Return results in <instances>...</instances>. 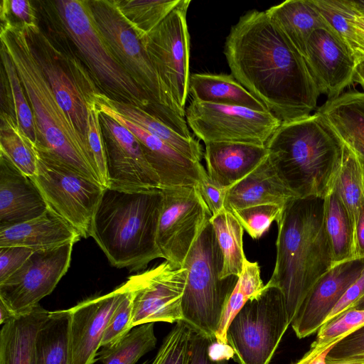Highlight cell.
<instances>
[{
	"label": "cell",
	"mask_w": 364,
	"mask_h": 364,
	"mask_svg": "<svg viewBox=\"0 0 364 364\" xmlns=\"http://www.w3.org/2000/svg\"><path fill=\"white\" fill-rule=\"evenodd\" d=\"M231 75L282 122L307 117L321 95L305 58L266 11L240 16L226 38Z\"/></svg>",
	"instance_id": "obj_1"
},
{
	"label": "cell",
	"mask_w": 364,
	"mask_h": 364,
	"mask_svg": "<svg viewBox=\"0 0 364 364\" xmlns=\"http://www.w3.org/2000/svg\"><path fill=\"white\" fill-rule=\"evenodd\" d=\"M277 224L276 261L265 286L281 291L291 322L312 287L333 266L323 198L293 199Z\"/></svg>",
	"instance_id": "obj_2"
},
{
	"label": "cell",
	"mask_w": 364,
	"mask_h": 364,
	"mask_svg": "<svg viewBox=\"0 0 364 364\" xmlns=\"http://www.w3.org/2000/svg\"><path fill=\"white\" fill-rule=\"evenodd\" d=\"M1 22V45L16 67L33 112L40 136L38 150L99 183L87 143L59 105L26 32L9 19Z\"/></svg>",
	"instance_id": "obj_3"
},
{
	"label": "cell",
	"mask_w": 364,
	"mask_h": 364,
	"mask_svg": "<svg viewBox=\"0 0 364 364\" xmlns=\"http://www.w3.org/2000/svg\"><path fill=\"white\" fill-rule=\"evenodd\" d=\"M265 145L269 162L298 198H324L332 191L346 145L318 112L282 122Z\"/></svg>",
	"instance_id": "obj_4"
},
{
	"label": "cell",
	"mask_w": 364,
	"mask_h": 364,
	"mask_svg": "<svg viewBox=\"0 0 364 364\" xmlns=\"http://www.w3.org/2000/svg\"><path fill=\"white\" fill-rule=\"evenodd\" d=\"M162 200L161 190L128 192L105 188L89 236L112 265L136 271L163 258L156 240Z\"/></svg>",
	"instance_id": "obj_5"
},
{
	"label": "cell",
	"mask_w": 364,
	"mask_h": 364,
	"mask_svg": "<svg viewBox=\"0 0 364 364\" xmlns=\"http://www.w3.org/2000/svg\"><path fill=\"white\" fill-rule=\"evenodd\" d=\"M99 30L113 55L154 106L158 119L181 136L192 137L185 112L171 97L141 40L114 0H88Z\"/></svg>",
	"instance_id": "obj_6"
},
{
	"label": "cell",
	"mask_w": 364,
	"mask_h": 364,
	"mask_svg": "<svg viewBox=\"0 0 364 364\" xmlns=\"http://www.w3.org/2000/svg\"><path fill=\"white\" fill-rule=\"evenodd\" d=\"M53 4L63 31L100 90L113 100L141 107L158 119L149 100L113 55L94 19L88 0H60Z\"/></svg>",
	"instance_id": "obj_7"
},
{
	"label": "cell",
	"mask_w": 364,
	"mask_h": 364,
	"mask_svg": "<svg viewBox=\"0 0 364 364\" xmlns=\"http://www.w3.org/2000/svg\"><path fill=\"white\" fill-rule=\"evenodd\" d=\"M221 252L210 221L193 243L183 267L188 270L182 298L183 320L215 339L225 304L238 277L220 279Z\"/></svg>",
	"instance_id": "obj_8"
},
{
	"label": "cell",
	"mask_w": 364,
	"mask_h": 364,
	"mask_svg": "<svg viewBox=\"0 0 364 364\" xmlns=\"http://www.w3.org/2000/svg\"><path fill=\"white\" fill-rule=\"evenodd\" d=\"M290 324L281 291L264 286L231 321L227 343L239 364H269Z\"/></svg>",
	"instance_id": "obj_9"
},
{
	"label": "cell",
	"mask_w": 364,
	"mask_h": 364,
	"mask_svg": "<svg viewBox=\"0 0 364 364\" xmlns=\"http://www.w3.org/2000/svg\"><path fill=\"white\" fill-rule=\"evenodd\" d=\"M23 29L59 105L87 143V105L102 92L72 51L55 43L39 27Z\"/></svg>",
	"instance_id": "obj_10"
},
{
	"label": "cell",
	"mask_w": 364,
	"mask_h": 364,
	"mask_svg": "<svg viewBox=\"0 0 364 364\" xmlns=\"http://www.w3.org/2000/svg\"><path fill=\"white\" fill-rule=\"evenodd\" d=\"M32 178L48 208L71 225L81 237H87L105 187L40 151L37 172Z\"/></svg>",
	"instance_id": "obj_11"
},
{
	"label": "cell",
	"mask_w": 364,
	"mask_h": 364,
	"mask_svg": "<svg viewBox=\"0 0 364 364\" xmlns=\"http://www.w3.org/2000/svg\"><path fill=\"white\" fill-rule=\"evenodd\" d=\"M185 118L194 134L208 142H243L265 145L282 122L269 111L192 100Z\"/></svg>",
	"instance_id": "obj_12"
},
{
	"label": "cell",
	"mask_w": 364,
	"mask_h": 364,
	"mask_svg": "<svg viewBox=\"0 0 364 364\" xmlns=\"http://www.w3.org/2000/svg\"><path fill=\"white\" fill-rule=\"evenodd\" d=\"M190 4L189 0H181L156 28L141 39L164 86L184 112L191 76L190 36L186 21Z\"/></svg>",
	"instance_id": "obj_13"
},
{
	"label": "cell",
	"mask_w": 364,
	"mask_h": 364,
	"mask_svg": "<svg viewBox=\"0 0 364 364\" xmlns=\"http://www.w3.org/2000/svg\"><path fill=\"white\" fill-rule=\"evenodd\" d=\"M161 192L157 245L162 257L181 268L212 215L196 186L166 188Z\"/></svg>",
	"instance_id": "obj_14"
},
{
	"label": "cell",
	"mask_w": 364,
	"mask_h": 364,
	"mask_svg": "<svg viewBox=\"0 0 364 364\" xmlns=\"http://www.w3.org/2000/svg\"><path fill=\"white\" fill-rule=\"evenodd\" d=\"M187 274L185 267L175 268L165 260L129 277L125 283L132 296V328L146 323L182 321Z\"/></svg>",
	"instance_id": "obj_15"
},
{
	"label": "cell",
	"mask_w": 364,
	"mask_h": 364,
	"mask_svg": "<svg viewBox=\"0 0 364 364\" xmlns=\"http://www.w3.org/2000/svg\"><path fill=\"white\" fill-rule=\"evenodd\" d=\"M74 244L35 251L18 270L0 283V302L14 315L39 304L68 272Z\"/></svg>",
	"instance_id": "obj_16"
},
{
	"label": "cell",
	"mask_w": 364,
	"mask_h": 364,
	"mask_svg": "<svg viewBox=\"0 0 364 364\" xmlns=\"http://www.w3.org/2000/svg\"><path fill=\"white\" fill-rule=\"evenodd\" d=\"M107 159V187L139 192L161 190L140 141L127 128L100 112Z\"/></svg>",
	"instance_id": "obj_17"
},
{
	"label": "cell",
	"mask_w": 364,
	"mask_h": 364,
	"mask_svg": "<svg viewBox=\"0 0 364 364\" xmlns=\"http://www.w3.org/2000/svg\"><path fill=\"white\" fill-rule=\"evenodd\" d=\"M305 60L321 95L327 100L340 96L353 84L354 55L335 31L318 29L309 39Z\"/></svg>",
	"instance_id": "obj_18"
},
{
	"label": "cell",
	"mask_w": 364,
	"mask_h": 364,
	"mask_svg": "<svg viewBox=\"0 0 364 364\" xmlns=\"http://www.w3.org/2000/svg\"><path fill=\"white\" fill-rule=\"evenodd\" d=\"M99 95L96 97V104L100 112L127 128L140 141L149 163L159 177L161 188L193 186L207 174L201 162L190 159L125 118L104 102Z\"/></svg>",
	"instance_id": "obj_19"
},
{
	"label": "cell",
	"mask_w": 364,
	"mask_h": 364,
	"mask_svg": "<svg viewBox=\"0 0 364 364\" xmlns=\"http://www.w3.org/2000/svg\"><path fill=\"white\" fill-rule=\"evenodd\" d=\"M364 269V259H352L333 265L312 287L291 322L299 338L318 331L329 314Z\"/></svg>",
	"instance_id": "obj_20"
},
{
	"label": "cell",
	"mask_w": 364,
	"mask_h": 364,
	"mask_svg": "<svg viewBox=\"0 0 364 364\" xmlns=\"http://www.w3.org/2000/svg\"><path fill=\"white\" fill-rule=\"evenodd\" d=\"M112 291L85 300L70 308V364H93L108 322L124 291Z\"/></svg>",
	"instance_id": "obj_21"
},
{
	"label": "cell",
	"mask_w": 364,
	"mask_h": 364,
	"mask_svg": "<svg viewBox=\"0 0 364 364\" xmlns=\"http://www.w3.org/2000/svg\"><path fill=\"white\" fill-rule=\"evenodd\" d=\"M48 208L33 178L0 154V228L34 219Z\"/></svg>",
	"instance_id": "obj_22"
},
{
	"label": "cell",
	"mask_w": 364,
	"mask_h": 364,
	"mask_svg": "<svg viewBox=\"0 0 364 364\" xmlns=\"http://www.w3.org/2000/svg\"><path fill=\"white\" fill-rule=\"evenodd\" d=\"M268 157L266 145L243 142H208L204 159L210 179L228 188L242 180Z\"/></svg>",
	"instance_id": "obj_23"
},
{
	"label": "cell",
	"mask_w": 364,
	"mask_h": 364,
	"mask_svg": "<svg viewBox=\"0 0 364 364\" xmlns=\"http://www.w3.org/2000/svg\"><path fill=\"white\" fill-rule=\"evenodd\" d=\"M296 198L267 157L248 175L227 189L225 208L231 212L263 204L286 207Z\"/></svg>",
	"instance_id": "obj_24"
},
{
	"label": "cell",
	"mask_w": 364,
	"mask_h": 364,
	"mask_svg": "<svg viewBox=\"0 0 364 364\" xmlns=\"http://www.w3.org/2000/svg\"><path fill=\"white\" fill-rule=\"evenodd\" d=\"M80 233L53 210L31 220L0 228V247L21 246L46 250L80 240Z\"/></svg>",
	"instance_id": "obj_25"
},
{
	"label": "cell",
	"mask_w": 364,
	"mask_h": 364,
	"mask_svg": "<svg viewBox=\"0 0 364 364\" xmlns=\"http://www.w3.org/2000/svg\"><path fill=\"white\" fill-rule=\"evenodd\" d=\"M48 314L38 304L1 325L0 364H36L37 333Z\"/></svg>",
	"instance_id": "obj_26"
},
{
	"label": "cell",
	"mask_w": 364,
	"mask_h": 364,
	"mask_svg": "<svg viewBox=\"0 0 364 364\" xmlns=\"http://www.w3.org/2000/svg\"><path fill=\"white\" fill-rule=\"evenodd\" d=\"M265 11L304 58L309 39L315 31L334 30L312 0H287Z\"/></svg>",
	"instance_id": "obj_27"
},
{
	"label": "cell",
	"mask_w": 364,
	"mask_h": 364,
	"mask_svg": "<svg viewBox=\"0 0 364 364\" xmlns=\"http://www.w3.org/2000/svg\"><path fill=\"white\" fill-rule=\"evenodd\" d=\"M321 114L343 143L364 159V92L345 91L327 100L316 110Z\"/></svg>",
	"instance_id": "obj_28"
},
{
	"label": "cell",
	"mask_w": 364,
	"mask_h": 364,
	"mask_svg": "<svg viewBox=\"0 0 364 364\" xmlns=\"http://www.w3.org/2000/svg\"><path fill=\"white\" fill-rule=\"evenodd\" d=\"M192 100L268 111L265 106L230 74L193 73L189 80Z\"/></svg>",
	"instance_id": "obj_29"
},
{
	"label": "cell",
	"mask_w": 364,
	"mask_h": 364,
	"mask_svg": "<svg viewBox=\"0 0 364 364\" xmlns=\"http://www.w3.org/2000/svg\"><path fill=\"white\" fill-rule=\"evenodd\" d=\"M99 97L123 117L138 124L186 157L195 161H201L204 151L201 144L195 138L181 136L141 107L117 101L104 92H101Z\"/></svg>",
	"instance_id": "obj_30"
},
{
	"label": "cell",
	"mask_w": 364,
	"mask_h": 364,
	"mask_svg": "<svg viewBox=\"0 0 364 364\" xmlns=\"http://www.w3.org/2000/svg\"><path fill=\"white\" fill-rule=\"evenodd\" d=\"M70 309L49 311L36 341V364H70Z\"/></svg>",
	"instance_id": "obj_31"
},
{
	"label": "cell",
	"mask_w": 364,
	"mask_h": 364,
	"mask_svg": "<svg viewBox=\"0 0 364 364\" xmlns=\"http://www.w3.org/2000/svg\"><path fill=\"white\" fill-rule=\"evenodd\" d=\"M323 215L333 265L355 259L353 227L345 207L332 191L323 198Z\"/></svg>",
	"instance_id": "obj_32"
},
{
	"label": "cell",
	"mask_w": 364,
	"mask_h": 364,
	"mask_svg": "<svg viewBox=\"0 0 364 364\" xmlns=\"http://www.w3.org/2000/svg\"><path fill=\"white\" fill-rule=\"evenodd\" d=\"M221 252L223 265L220 279L238 277L246 258L243 250L244 229L235 216L224 210L210 219Z\"/></svg>",
	"instance_id": "obj_33"
},
{
	"label": "cell",
	"mask_w": 364,
	"mask_h": 364,
	"mask_svg": "<svg viewBox=\"0 0 364 364\" xmlns=\"http://www.w3.org/2000/svg\"><path fill=\"white\" fill-rule=\"evenodd\" d=\"M0 154L26 176L36 175L38 148L20 128L15 117L4 110L1 112Z\"/></svg>",
	"instance_id": "obj_34"
},
{
	"label": "cell",
	"mask_w": 364,
	"mask_h": 364,
	"mask_svg": "<svg viewBox=\"0 0 364 364\" xmlns=\"http://www.w3.org/2000/svg\"><path fill=\"white\" fill-rule=\"evenodd\" d=\"M332 191L345 207L355 232L360 208L364 202L362 166L358 155L346 145Z\"/></svg>",
	"instance_id": "obj_35"
},
{
	"label": "cell",
	"mask_w": 364,
	"mask_h": 364,
	"mask_svg": "<svg viewBox=\"0 0 364 364\" xmlns=\"http://www.w3.org/2000/svg\"><path fill=\"white\" fill-rule=\"evenodd\" d=\"M132 328L114 343L101 348L96 360L103 364H136L156 344L154 323H146Z\"/></svg>",
	"instance_id": "obj_36"
},
{
	"label": "cell",
	"mask_w": 364,
	"mask_h": 364,
	"mask_svg": "<svg viewBox=\"0 0 364 364\" xmlns=\"http://www.w3.org/2000/svg\"><path fill=\"white\" fill-rule=\"evenodd\" d=\"M264 286L258 263L250 262L245 258L242 272L223 312L219 328L215 335L218 343L228 345L226 332L231 321L249 299L262 291Z\"/></svg>",
	"instance_id": "obj_37"
},
{
	"label": "cell",
	"mask_w": 364,
	"mask_h": 364,
	"mask_svg": "<svg viewBox=\"0 0 364 364\" xmlns=\"http://www.w3.org/2000/svg\"><path fill=\"white\" fill-rule=\"evenodd\" d=\"M128 24L141 40L181 3V0H114Z\"/></svg>",
	"instance_id": "obj_38"
},
{
	"label": "cell",
	"mask_w": 364,
	"mask_h": 364,
	"mask_svg": "<svg viewBox=\"0 0 364 364\" xmlns=\"http://www.w3.org/2000/svg\"><path fill=\"white\" fill-rule=\"evenodd\" d=\"M1 58L7 96L11 107V115L15 117L25 134L37 146L40 136L33 112L16 67L2 46H1Z\"/></svg>",
	"instance_id": "obj_39"
},
{
	"label": "cell",
	"mask_w": 364,
	"mask_h": 364,
	"mask_svg": "<svg viewBox=\"0 0 364 364\" xmlns=\"http://www.w3.org/2000/svg\"><path fill=\"white\" fill-rule=\"evenodd\" d=\"M363 324L364 309L350 308L345 310L326 321L319 328L311 348H328Z\"/></svg>",
	"instance_id": "obj_40"
},
{
	"label": "cell",
	"mask_w": 364,
	"mask_h": 364,
	"mask_svg": "<svg viewBox=\"0 0 364 364\" xmlns=\"http://www.w3.org/2000/svg\"><path fill=\"white\" fill-rule=\"evenodd\" d=\"M285 207L277 204H263L231 211L244 230L255 240L267 232L273 222L278 223Z\"/></svg>",
	"instance_id": "obj_41"
},
{
	"label": "cell",
	"mask_w": 364,
	"mask_h": 364,
	"mask_svg": "<svg viewBox=\"0 0 364 364\" xmlns=\"http://www.w3.org/2000/svg\"><path fill=\"white\" fill-rule=\"evenodd\" d=\"M192 332L183 321L176 322L149 364H186Z\"/></svg>",
	"instance_id": "obj_42"
},
{
	"label": "cell",
	"mask_w": 364,
	"mask_h": 364,
	"mask_svg": "<svg viewBox=\"0 0 364 364\" xmlns=\"http://www.w3.org/2000/svg\"><path fill=\"white\" fill-rule=\"evenodd\" d=\"M87 143L92 155L94 173L99 183L107 187V159L102 129L100 122V112L96 102L87 105Z\"/></svg>",
	"instance_id": "obj_43"
},
{
	"label": "cell",
	"mask_w": 364,
	"mask_h": 364,
	"mask_svg": "<svg viewBox=\"0 0 364 364\" xmlns=\"http://www.w3.org/2000/svg\"><path fill=\"white\" fill-rule=\"evenodd\" d=\"M312 1L321 16L348 45L353 36L351 23L357 16L351 0H312Z\"/></svg>",
	"instance_id": "obj_44"
},
{
	"label": "cell",
	"mask_w": 364,
	"mask_h": 364,
	"mask_svg": "<svg viewBox=\"0 0 364 364\" xmlns=\"http://www.w3.org/2000/svg\"><path fill=\"white\" fill-rule=\"evenodd\" d=\"M124 284L125 291L108 322L100 348L114 343L132 329V296Z\"/></svg>",
	"instance_id": "obj_45"
},
{
	"label": "cell",
	"mask_w": 364,
	"mask_h": 364,
	"mask_svg": "<svg viewBox=\"0 0 364 364\" xmlns=\"http://www.w3.org/2000/svg\"><path fill=\"white\" fill-rule=\"evenodd\" d=\"M216 340L193 330L186 364H228L230 355L214 353Z\"/></svg>",
	"instance_id": "obj_46"
},
{
	"label": "cell",
	"mask_w": 364,
	"mask_h": 364,
	"mask_svg": "<svg viewBox=\"0 0 364 364\" xmlns=\"http://www.w3.org/2000/svg\"><path fill=\"white\" fill-rule=\"evenodd\" d=\"M364 358V324L336 342L328 351L326 363Z\"/></svg>",
	"instance_id": "obj_47"
},
{
	"label": "cell",
	"mask_w": 364,
	"mask_h": 364,
	"mask_svg": "<svg viewBox=\"0 0 364 364\" xmlns=\"http://www.w3.org/2000/svg\"><path fill=\"white\" fill-rule=\"evenodd\" d=\"M35 251L21 246L0 247V283L18 270Z\"/></svg>",
	"instance_id": "obj_48"
},
{
	"label": "cell",
	"mask_w": 364,
	"mask_h": 364,
	"mask_svg": "<svg viewBox=\"0 0 364 364\" xmlns=\"http://www.w3.org/2000/svg\"><path fill=\"white\" fill-rule=\"evenodd\" d=\"M212 216L225 210V200L227 188L213 181L208 173L196 185Z\"/></svg>",
	"instance_id": "obj_49"
},
{
	"label": "cell",
	"mask_w": 364,
	"mask_h": 364,
	"mask_svg": "<svg viewBox=\"0 0 364 364\" xmlns=\"http://www.w3.org/2000/svg\"><path fill=\"white\" fill-rule=\"evenodd\" d=\"M9 14L18 19V26L23 28L39 26L37 23L36 11L31 2L28 0H4Z\"/></svg>",
	"instance_id": "obj_50"
},
{
	"label": "cell",
	"mask_w": 364,
	"mask_h": 364,
	"mask_svg": "<svg viewBox=\"0 0 364 364\" xmlns=\"http://www.w3.org/2000/svg\"><path fill=\"white\" fill-rule=\"evenodd\" d=\"M363 295L364 269L360 277L350 285L338 304L333 309L326 321L336 316L342 311L350 309Z\"/></svg>",
	"instance_id": "obj_51"
},
{
	"label": "cell",
	"mask_w": 364,
	"mask_h": 364,
	"mask_svg": "<svg viewBox=\"0 0 364 364\" xmlns=\"http://www.w3.org/2000/svg\"><path fill=\"white\" fill-rule=\"evenodd\" d=\"M353 36L348 44L358 63L364 61V18L358 16L351 23Z\"/></svg>",
	"instance_id": "obj_52"
},
{
	"label": "cell",
	"mask_w": 364,
	"mask_h": 364,
	"mask_svg": "<svg viewBox=\"0 0 364 364\" xmlns=\"http://www.w3.org/2000/svg\"><path fill=\"white\" fill-rule=\"evenodd\" d=\"M354 242L355 258L364 259V202L355 224Z\"/></svg>",
	"instance_id": "obj_53"
},
{
	"label": "cell",
	"mask_w": 364,
	"mask_h": 364,
	"mask_svg": "<svg viewBox=\"0 0 364 364\" xmlns=\"http://www.w3.org/2000/svg\"><path fill=\"white\" fill-rule=\"evenodd\" d=\"M334 344L322 349L310 348L301 358L291 364H326V355Z\"/></svg>",
	"instance_id": "obj_54"
},
{
	"label": "cell",
	"mask_w": 364,
	"mask_h": 364,
	"mask_svg": "<svg viewBox=\"0 0 364 364\" xmlns=\"http://www.w3.org/2000/svg\"><path fill=\"white\" fill-rule=\"evenodd\" d=\"M353 84L359 85L364 92V61L356 65Z\"/></svg>",
	"instance_id": "obj_55"
},
{
	"label": "cell",
	"mask_w": 364,
	"mask_h": 364,
	"mask_svg": "<svg viewBox=\"0 0 364 364\" xmlns=\"http://www.w3.org/2000/svg\"><path fill=\"white\" fill-rule=\"evenodd\" d=\"M14 315L1 302H0V324L2 325L10 320Z\"/></svg>",
	"instance_id": "obj_56"
},
{
	"label": "cell",
	"mask_w": 364,
	"mask_h": 364,
	"mask_svg": "<svg viewBox=\"0 0 364 364\" xmlns=\"http://www.w3.org/2000/svg\"><path fill=\"white\" fill-rule=\"evenodd\" d=\"M351 4L357 16L364 18V0H351Z\"/></svg>",
	"instance_id": "obj_57"
},
{
	"label": "cell",
	"mask_w": 364,
	"mask_h": 364,
	"mask_svg": "<svg viewBox=\"0 0 364 364\" xmlns=\"http://www.w3.org/2000/svg\"><path fill=\"white\" fill-rule=\"evenodd\" d=\"M326 364H364V358H355L348 360Z\"/></svg>",
	"instance_id": "obj_58"
},
{
	"label": "cell",
	"mask_w": 364,
	"mask_h": 364,
	"mask_svg": "<svg viewBox=\"0 0 364 364\" xmlns=\"http://www.w3.org/2000/svg\"><path fill=\"white\" fill-rule=\"evenodd\" d=\"M351 308L364 309V295Z\"/></svg>",
	"instance_id": "obj_59"
},
{
	"label": "cell",
	"mask_w": 364,
	"mask_h": 364,
	"mask_svg": "<svg viewBox=\"0 0 364 364\" xmlns=\"http://www.w3.org/2000/svg\"><path fill=\"white\" fill-rule=\"evenodd\" d=\"M360 161H361V166H362V178H363V190H364V159L360 157Z\"/></svg>",
	"instance_id": "obj_60"
},
{
	"label": "cell",
	"mask_w": 364,
	"mask_h": 364,
	"mask_svg": "<svg viewBox=\"0 0 364 364\" xmlns=\"http://www.w3.org/2000/svg\"><path fill=\"white\" fill-rule=\"evenodd\" d=\"M142 364H149V360H146L145 362H144Z\"/></svg>",
	"instance_id": "obj_61"
}]
</instances>
